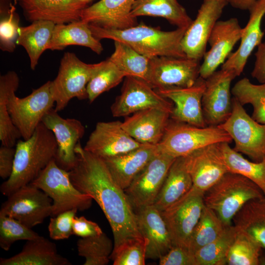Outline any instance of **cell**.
I'll use <instances>...</instances> for the list:
<instances>
[{
  "label": "cell",
  "mask_w": 265,
  "mask_h": 265,
  "mask_svg": "<svg viewBox=\"0 0 265 265\" xmlns=\"http://www.w3.org/2000/svg\"><path fill=\"white\" fill-rule=\"evenodd\" d=\"M147 244L144 238L129 240L113 251L110 259L114 265H144Z\"/></svg>",
  "instance_id": "ee69618b"
},
{
  "label": "cell",
  "mask_w": 265,
  "mask_h": 265,
  "mask_svg": "<svg viewBox=\"0 0 265 265\" xmlns=\"http://www.w3.org/2000/svg\"><path fill=\"white\" fill-rule=\"evenodd\" d=\"M78 210L72 209L50 218L48 225L50 237L54 240L67 239L73 233V220Z\"/></svg>",
  "instance_id": "bcb514c9"
},
{
  "label": "cell",
  "mask_w": 265,
  "mask_h": 265,
  "mask_svg": "<svg viewBox=\"0 0 265 265\" xmlns=\"http://www.w3.org/2000/svg\"><path fill=\"white\" fill-rule=\"evenodd\" d=\"M126 76L109 58L102 61L101 67L87 85L89 102L93 103L102 93L119 84Z\"/></svg>",
  "instance_id": "b9f144b4"
},
{
  "label": "cell",
  "mask_w": 265,
  "mask_h": 265,
  "mask_svg": "<svg viewBox=\"0 0 265 265\" xmlns=\"http://www.w3.org/2000/svg\"><path fill=\"white\" fill-rule=\"evenodd\" d=\"M224 0V1H227V0Z\"/></svg>",
  "instance_id": "db71d44e"
},
{
  "label": "cell",
  "mask_w": 265,
  "mask_h": 265,
  "mask_svg": "<svg viewBox=\"0 0 265 265\" xmlns=\"http://www.w3.org/2000/svg\"><path fill=\"white\" fill-rule=\"evenodd\" d=\"M38 233L17 220L0 215V246L8 251L16 241L29 240L40 237Z\"/></svg>",
  "instance_id": "7bdbcfd3"
},
{
  "label": "cell",
  "mask_w": 265,
  "mask_h": 265,
  "mask_svg": "<svg viewBox=\"0 0 265 265\" xmlns=\"http://www.w3.org/2000/svg\"><path fill=\"white\" fill-rule=\"evenodd\" d=\"M227 142L219 143L229 172L243 176L256 184L265 195V158L251 161L232 148Z\"/></svg>",
  "instance_id": "e575fe53"
},
{
  "label": "cell",
  "mask_w": 265,
  "mask_h": 265,
  "mask_svg": "<svg viewBox=\"0 0 265 265\" xmlns=\"http://www.w3.org/2000/svg\"><path fill=\"white\" fill-rule=\"evenodd\" d=\"M255 61L253 70L251 73L253 78L256 79L260 83L265 82V41L262 42L258 47L255 54Z\"/></svg>",
  "instance_id": "f907efd6"
},
{
  "label": "cell",
  "mask_w": 265,
  "mask_h": 265,
  "mask_svg": "<svg viewBox=\"0 0 265 265\" xmlns=\"http://www.w3.org/2000/svg\"><path fill=\"white\" fill-rule=\"evenodd\" d=\"M52 213V199L29 184L8 196L0 210V215L11 217L29 228L42 223Z\"/></svg>",
  "instance_id": "30bf717a"
},
{
  "label": "cell",
  "mask_w": 265,
  "mask_h": 265,
  "mask_svg": "<svg viewBox=\"0 0 265 265\" xmlns=\"http://www.w3.org/2000/svg\"><path fill=\"white\" fill-rule=\"evenodd\" d=\"M131 15L161 17L178 28H187L193 21L177 0H135Z\"/></svg>",
  "instance_id": "1f68e13d"
},
{
  "label": "cell",
  "mask_w": 265,
  "mask_h": 265,
  "mask_svg": "<svg viewBox=\"0 0 265 265\" xmlns=\"http://www.w3.org/2000/svg\"><path fill=\"white\" fill-rule=\"evenodd\" d=\"M237 77L234 71L221 68L205 79L202 105L203 116L207 126H218L231 115L232 110L231 84Z\"/></svg>",
  "instance_id": "9a60e30c"
},
{
  "label": "cell",
  "mask_w": 265,
  "mask_h": 265,
  "mask_svg": "<svg viewBox=\"0 0 265 265\" xmlns=\"http://www.w3.org/2000/svg\"><path fill=\"white\" fill-rule=\"evenodd\" d=\"M159 152L157 145L143 144L126 153L103 159L114 181L125 190Z\"/></svg>",
  "instance_id": "4316f807"
},
{
  "label": "cell",
  "mask_w": 265,
  "mask_h": 265,
  "mask_svg": "<svg viewBox=\"0 0 265 265\" xmlns=\"http://www.w3.org/2000/svg\"><path fill=\"white\" fill-rule=\"evenodd\" d=\"M205 88V79L199 77L190 87L155 90L174 103L171 119L199 127H205L207 126L204 120L202 105Z\"/></svg>",
  "instance_id": "44dd1931"
},
{
  "label": "cell",
  "mask_w": 265,
  "mask_h": 265,
  "mask_svg": "<svg viewBox=\"0 0 265 265\" xmlns=\"http://www.w3.org/2000/svg\"><path fill=\"white\" fill-rule=\"evenodd\" d=\"M15 148L12 174L0 187L1 193L7 197L30 184L55 159L57 144L53 132L41 122L30 138L17 141Z\"/></svg>",
  "instance_id": "7a4b0ae2"
},
{
  "label": "cell",
  "mask_w": 265,
  "mask_h": 265,
  "mask_svg": "<svg viewBox=\"0 0 265 265\" xmlns=\"http://www.w3.org/2000/svg\"><path fill=\"white\" fill-rule=\"evenodd\" d=\"M203 194L193 188L166 209L160 211L172 246L187 248L193 231L205 206Z\"/></svg>",
  "instance_id": "8fae6325"
},
{
  "label": "cell",
  "mask_w": 265,
  "mask_h": 265,
  "mask_svg": "<svg viewBox=\"0 0 265 265\" xmlns=\"http://www.w3.org/2000/svg\"><path fill=\"white\" fill-rule=\"evenodd\" d=\"M101 65L102 62L84 63L74 53L64 54L57 75L52 81L51 91L56 111L63 110L73 98L80 100L88 99L87 85Z\"/></svg>",
  "instance_id": "52a82bcc"
},
{
  "label": "cell",
  "mask_w": 265,
  "mask_h": 265,
  "mask_svg": "<svg viewBox=\"0 0 265 265\" xmlns=\"http://www.w3.org/2000/svg\"><path fill=\"white\" fill-rule=\"evenodd\" d=\"M237 230L232 224L227 226L217 238L194 253L196 265H224Z\"/></svg>",
  "instance_id": "f35d334b"
},
{
  "label": "cell",
  "mask_w": 265,
  "mask_h": 265,
  "mask_svg": "<svg viewBox=\"0 0 265 265\" xmlns=\"http://www.w3.org/2000/svg\"><path fill=\"white\" fill-rule=\"evenodd\" d=\"M265 197L254 182L240 175L227 172L203 195L204 205L212 210L226 226L250 200Z\"/></svg>",
  "instance_id": "277c9868"
},
{
  "label": "cell",
  "mask_w": 265,
  "mask_h": 265,
  "mask_svg": "<svg viewBox=\"0 0 265 265\" xmlns=\"http://www.w3.org/2000/svg\"><path fill=\"white\" fill-rule=\"evenodd\" d=\"M29 184L42 190L52 200V216L77 209L83 211L92 205V198L80 192L72 183L69 171L52 160Z\"/></svg>",
  "instance_id": "8992f818"
},
{
  "label": "cell",
  "mask_w": 265,
  "mask_h": 265,
  "mask_svg": "<svg viewBox=\"0 0 265 265\" xmlns=\"http://www.w3.org/2000/svg\"><path fill=\"white\" fill-rule=\"evenodd\" d=\"M262 248V246L248 234L237 230L227 254L226 263L229 265H260L262 261L261 257Z\"/></svg>",
  "instance_id": "ab89813d"
},
{
  "label": "cell",
  "mask_w": 265,
  "mask_h": 265,
  "mask_svg": "<svg viewBox=\"0 0 265 265\" xmlns=\"http://www.w3.org/2000/svg\"><path fill=\"white\" fill-rule=\"evenodd\" d=\"M115 50L109 59L126 76L140 78L148 82L150 58L120 41H114Z\"/></svg>",
  "instance_id": "d590c367"
},
{
  "label": "cell",
  "mask_w": 265,
  "mask_h": 265,
  "mask_svg": "<svg viewBox=\"0 0 265 265\" xmlns=\"http://www.w3.org/2000/svg\"><path fill=\"white\" fill-rule=\"evenodd\" d=\"M175 159L176 158L159 152L124 190L135 211L154 205Z\"/></svg>",
  "instance_id": "5bb4252c"
},
{
  "label": "cell",
  "mask_w": 265,
  "mask_h": 265,
  "mask_svg": "<svg viewBox=\"0 0 265 265\" xmlns=\"http://www.w3.org/2000/svg\"><path fill=\"white\" fill-rule=\"evenodd\" d=\"M218 143L203 147L184 157L192 179V188L203 195L229 172Z\"/></svg>",
  "instance_id": "ac0fdd59"
},
{
  "label": "cell",
  "mask_w": 265,
  "mask_h": 265,
  "mask_svg": "<svg viewBox=\"0 0 265 265\" xmlns=\"http://www.w3.org/2000/svg\"><path fill=\"white\" fill-rule=\"evenodd\" d=\"M59 254L55 244L42 236L26 240L22 250L8 258H0V265H71Z\"/></svg>",
  "instance_id": "83f0119b"
},
{
  "label": "cell",
  "mask_w": 265,
  "mask_h": 265,
  "mask_svg": "<svg viewBox=\"0 0 265 265\" xmlns=\"http://www.w3.org/2000/svg\"><path fill=\"white\" fill-rule=\"evenodd\" d=\"M237 230L256 240L265 249V199L247 202L235 215L232 223Z\"/></svg>",
  "instance_id": "836d02e7"
},
{
  "label": "cell",
  "mask_w": 265,
  "mask_h": 265,
  "mask_svg": "<svg viewBox=\"0 0 265 265\" xmlns=\"http://www.w3.org/2000/svg\"><path fill=\"white\" fill-rule=\"evenodd\" d=\"M70 45L86 47L99 54L103 51L102 44L93 35L89 24L81 20L56 24L48 50H62Z\"/></svg>",
  "instance_id": "f546056e"
},
{
  "label": "cell",
  "mask_w": 265,
  "mask_h": 265,
  "mask_svg": "<svg viewBox=\"0 0 265 265\" xmlns=\"http://www.w3.org/2000/svg\"><path fill=\"white\" fill-rule=\"evenodd\" d=\"M55 25L51 21L38 20L20 27L16 44L23 46L26 51L32 70L35 69L40 56L48 50Z\"/></svg>",
  "instance_id": "4dcf8cb0"
},
{
  "label": "cell",
  "mask_w": 265,
  "mask_h": 265,
  "mask_svg": "<svg viewBox=\"0 0 265 265\" xmlns=\"http://www.w3.org/2000/svg\"><path fill=\"white\" fill-rule=\"evenodd\" d=\"M200 61L158 56L150 58L148 83L156 90L193 85L200 77Z\"/></svg>",
  "instance_id": "4fadbf2b"
},
{
  "label": "cell",
  "mask_w": 265,
  "mask_h": 265,
  "mask_svg": "<svg viewBox=\"0 0 265 265\" xmlns=\"http://www.w3.org/2000/svg\"><path fill=\"white\" fill-rule=\"evenodd\" d=\"M11 5L6 13L0 12V48L4 52L12 53L16 48L18 36L19 17Z\"/></svg>",
  "instance_id": "f6af8a7d"
},
{
  "label": "cell",
  "mask_w": 265,
  "mask_h": 265,
  "mask_svg": "<svg viewBox=\"0 0 265 265\" xmlns=\"http://www.w3.org/2000/svg\"><path fill=\"white\" fill-rule=\"evenodd\" d=\"M232 141L230 135L218 126L199 127L170 118L157 146L159 152L177 158L207 145Z\"/></svg>",
  "instance_id": "5b68a950"
},
{
  "label": "cell",
  "mask_w": 265,
  "mask_h": 265,
  "mask_svg": "<svg viewBox=\"0 0 265 265\" xmlns=\"http://www.w3.org/2000/svg\"><path fill=\"white\" fill-rule=\"evenodd\" d=\"M135 0H100L86 7L81 12L80 20L110 29H123L137 25L131 15Z\"/></svg>",
  "instance_id": "cb8c5ba5"
},
{
  "label": "cell",
  "mask_w": 265,
  "mask_h": 265,
  "mask_svg": "<svg viewBox=\"0 0 265 265\" xmlns=\"http://www.w3.org/2000/svg\"><path fill=\"white\" fill-rule=\"evenodd\" d=\"M16 148L2 145L0 147V177L3 179H8L12 174Z\"/></svg>",
  "instance_id": "681fc988"
},
{
  "label": "cell",
  "mask_w": 265,
  "mask_h": 265,
  "mask_svg": "<svg viewBox=\"0 0 265 265\" xmlns=\"http://www.w3.org/2000/svg\"><path fill=\"white\" fill-rule=\"evenodd\" d=\"M20 80L17 73L10 71L0 77V140L2 145L16 146L22 137L9 115L7 104L11 95L16 92Z\"/></svg>",
  "instance_id": "d6a6232c"
},
{
  "label": "cell",
  "mask_w": 265,
  "mask_h": 265,
  "mask_svg": "<svg viewBox=\"0 0 265 265\" xmlns=\"http://www.w3.org/2000/svg\"><path fill=\"white\" fill-rule=\"evenodd\" d=\"M227 4L224 0H203L181 41L182 50L187 58L200 61L203 58L211 33Z\"/></svg>",
  "instance_id": "2e32d148"
},
{
  "label": "cell",
  "mask_w": 265,
  "mask_h": 265,
  "mask_svg": "<svg viewBox=\"0 0 265 265\" xmlns=\"http://www.w3.org/2000/svg\"><path fill=\"white\" fill-rule=\"evenodd\" d=\"M231 93L242 106L251 104L253 108L252 118L265 124V82L255 84L244 78L235 84Z\"/></svg>",
  "instance_id": "74e56055"
},
{
  "label": "cell",
  "mask_w": 265,
  "mask_h": 265,
  "mask_svg": "<svg viewBox=\"0 0 265 265\" xmlns=\"http://www.w3.org/2000/svg\"><path fill=\"white\" fill-rule=\"evenodd\" d=\"M192 181L184 157L176 158L170 166L154 205L162 211L177 202L192 187Z\"/></svg>",
  "instance_id": "f1b7e54d"
},
{
  "label": "cell",
  "mask_w": 265,
  "mask_h": 265,
  "mask_svg": "<svg viewBox=\"0 0 265 265\" xmlns=\"http://www.w3.org/2000/svg\"><path fill=\"white\" fill-rule=\"evenodd\" d=\"M81 0L82 1H84V2H86V3H88L89 1H90L91 0Z\"/></svg>",
  "instance_id": "f5cc1de1"
},
{
  "label": "cell",
  "mask_w": 265,
  "mask_h": 265,
  "mask_svg": "<svg viewBox=\"0 0 265 265\" xmlns=\"http://www.w3.org/2000/svg\"><path fill=\"white\" fill-rule=\"evenodd\" d=\"M257 0H227L232 7L242 10H249Z\"/></svg>",
  "instance_id": "816d5d0a"
},
{
  "label": "cell",
  "mask_w": 265,
  "mask_h": 265,
  "mask_svg": "<svg viewBox=\"0 0 265 265\" xmlns=\"http://www.w3.org/2000/svg\"><path fill=\"white\" fill-rule=\"evenodd\" d=\"M54 108L43 117L42 122L53 133L57 144L55 161L61 168L70 171L76 165L78 157L75 148L82 138L85 128L75 118H64Z\"/></svg>",
  "instance_id": "e0dca14e"
},
{
  "label": "cell",
  "mask_w": 265,
  "mask_h": 265,
  "mask_svg": "<svg viewBox=\"0 0 265 265\" xmlns=\"http://www.w3.org/2000/svg\"><path fill=\"white\" fill-rule=\"evenodd\" d=\"M51 85L52 81L49 80L24 98L16 96L15 92L10 96L8 110L23 139L31 136L43 117L55 105Z\"/></svg>",
  "instance_id": "9c48e42d"
},
{
  "label": "cell",
  "mask_w": 265,
  "mask_h": 265,
  "mask_svg": "<svg viewBox=\"0 0 265 265\" xmlns=\"http://www.w3.org/2000/svg\"><path fill=\"white\" fill-rule=\"evenodd\" d=\"M103 233L97 223L87 219L84 216L74 217L73 220V235L86 238L100 235Z\"/></svg>",
  "instance_id": "c3c4849f"
},
{
  "label": "cell",
  "mask_w": 265,
  "mask_h": 265,
  "mask_svg": "<svg viewBox=\"0 0 265 265\" xmlns=\"http://www.w3.org/2000/svg\"><path fill=\"white\" fill-rule=\"evenodd\" d=\"M78 255L85 258L84 265H106L113 250L114 243L104 233L81 238L77 242Z\"/></svg>",
  "instance_id": "60d3db41"
},
{
  "label": "cell",
  "mask_w": 265,
  "mask_h": 265,
  "mask_svg": "<svg viewBox=\"0 0 265 265\" xmlns=\"http://www.w3.org/2000/svg\"><path fill=\"white\" fill-rule=\"evenodd\" d=\"M227 226L212 210L205 205L190 238L188 249L194 254L219 237Z\"/></svg>",
  "instance_id": "8d00e7d4"
},
{
  "label": "cell",
  "mask_w": 265,
  "mask_h": 265,
  "mask_svg": "<svg viewBox=\"0 0 265 265\" xmlns=\"http://www.w3.org/2000/svg\"><path fill=\"white\" fill-rule=\"evenodd\" d=\"M22 8L25 18L31 23L38 20L55 25L80 20L87 3L81 0H15Z\"/></svg>",
  "instance_id": "7402d4cb"
},
{
  "label": "cell",
  "mask_w": 265,
  "mask_h": 265,
  "mask_svg": "<svg viewBox=\"0 0 265 265\" xmlns=\"http://www.w3.org/2000/svg\"><path fill=\"white\" fill-rule=\"evenodd\" d=\"M75 152L78 160L69 171L71 181L80 192L95 200L105 214L114 238L113 251L129 240L143 238L135 210L103 159L85 150L80 142Z\"/></svg>",
  "instance_id": "6da1fadb"
},
{
  "label": "cell",
  "mask_w": 265,
  "mask_h": 265,
  "mask_svg": "<svg viewBox=\"0 0 265 265\" xmlns=\"http://www.w3.org/2000/svg\"><path fill=\"white\" fill-rule=\"evenodd\" d=\"M89 26L98 40L122 42L150 58L158 56L187 57L181 44L187 28L165 31L144 24L123 29H106L90 24Z\"/></svg>",
  "instance_id": "3957f363"
},
{
  "label": "cell",
  "mask_w": 265,
  "mask_h": 265,
  "mask_svg": "<svg viewBox=\"0 0 265 265\" xmlns=\"http://www.w3.org/2000/svg\"><path fill=\"white\" fill-rule=\"evenodd\" d=\"M248 10L249 18L242 28L240 45L221 66L222 69L234 71L237 77L243 72L254 49L262 42L265 34L261 28V23L265 15V0H257Z\"/></svg>",
  "instance_id": "d4e9b609"
},
{
  "label": "cell",
  "mask_w": 265,
  "mask_h": 265,
  "mask_svg": "<svg viewBox=\"0 0 265 265\" xmlns=\"http://www.w3.org/2000/svg\"><path fill=\"white\" fill-rule=\"evenodd\" d=\"M159 260L160 265H196L194 254L179 246H172Z\"/></svg>",
  "instance_id": "7dc6e473"
},
{
  "label": "cell",
  "mask_w": 265,
  "mask_h": 265,
  "mask_svg": "<svg viewBox=\"0 0 265 265\" xmlns=\"http://www.w3.org/2000/svg\"><path fill=\"white\" fill-rule=\"evenodd\" d=\"M159 107L172 112V102L162 96L144 80L132 76L125 78L121 94L110 106L114 117H126L140 110Z\"/></svg>",
  "instance_id": "7c38bea8"
},
{
  "label": "cell",
  "mask_w": 265,
  "mask_h": 265,
  "mask_svg": "<svg viewBox=\"0 0 265 265\" xmlns=\"http://www.w3.org/2000/svg\"></svg>",
  "instance_id": "11a10c76"
},
{
  "label": "cell",
  "mask_w": 265,
  "mask_h": 265,
  "mask_svg": "<svg viewBox=\"0 0 265 265\" xmlns=\"http://www.w3.org/2000/svg\"><path fill=\"white\" fill-rule=\"evenodd\" d=\"M242 28L236 18L218 21L208 40L210 49L205 53L200 68V77L206 79L222 65L240 40Z\"/></svg>",
  "instance_id": "ffe728a7"
},
{
  "label": "cell",
  "mask_w": 265,
  "mask_h": 265,
  "mask_svg": "<svg viewBox=\"0 0 265 265\" xmlns=\"http://www.w3.org/2000/svg\"><path fill=\"white\" fill-rule=\"evenodd\" d=\"M143 145L123 129L121 122L114 121L98 122L83 148L105 159L126 153Z\"/></svg>",
  "instance_id": "d6986e66"
},
{
  "label": "cell",
  "mask_w": 265,
  "mask_h": 265,
  "mask_svg": "<svg viewBox=\"0 0 265 265\" xmlns=\"http://www.w3.org/2000/svg\"><path fill=\"white\" fill-rule=\"evenodd\" d=\"M218 126L230 135L236 151L256 162L265 158V124L254 120L234 97L231 115Z\"/></svg>",
  "instance_id": "ba28073f"
},
{
  "label": "cell",
  "mask_w": 265,
  "mask_h": 265,
  "mask_svg": "<svg viewBox=\"0 0 265 265\" xmlns=\"http://www.w3.org/2000/svg\"><path fill=\"white\" fill-rule=\"evenodd\" d=\"M171 112L151 107L136 112L122 122L123 129L141 144L158 145L161 140Z\"/></svg>",
  "instance_id": "603a6c76"
},
{
  "label": "cell",
  "mask_w": 265,
  "mask_h": 265,
  "mask_svg": "<svg viewBox=\"0 0 265 265\" xmlns=\"http://www.w3.org/2000/svg\"><path fill=\"white\" fill-rule=\"evenodd\" d=\"M135 212L139 232L147 240L146 259H159L172 247L170 234L160 212L151 205L141 208Z\"/></svg>",
  "instance_id": "484cf974"
}]
</instances>
